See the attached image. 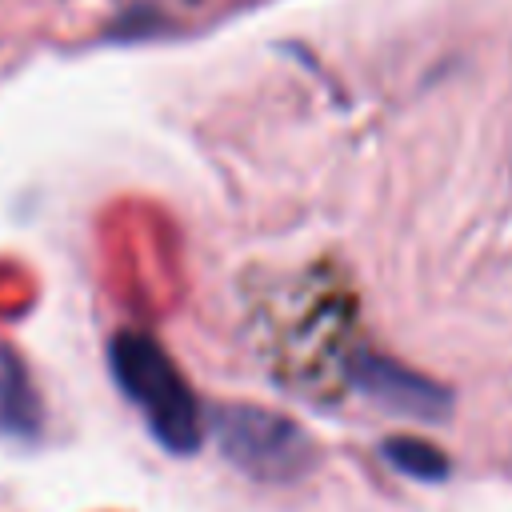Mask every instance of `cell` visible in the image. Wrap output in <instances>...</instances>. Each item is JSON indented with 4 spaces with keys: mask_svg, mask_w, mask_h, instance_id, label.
I'll use <instances>...</instances> for the list:
<instances>
[{
    "mask_svg": "<svg viewBox=\"0 0 512 512\" xmlns=\"http://www.w3.org/2000/svg\"><path fill=\"white\" fill-rule=\"evenodd\" d=\"M108 368L148 432L176 456H192L204 440V416L176 360L144 332H120L108 344Z\"/></svg>",
    "mask_w": 512,
    "mask_h": 512,
    "instance_id": "1",
    "label": "cell"
},
{
    "mask_svg": "<svg viewBox=\"0 0 512 512\" xmlns=\"http://www.w3.org/2000/svg\"><path fill=\"white\" fill-rule=\"evenodd\" d=\"M212 440L244 476L264 484L300 480L316 464L312 436L296 420L256 404H220L212 412Z\"/></svg>",
    "mask_w": 512,
    "mask_h": 512,
    "instance_id": "2",
    "label": "cell"
},
{
    "mask_svg": "<svg viewBox=\"0 0 512 512\" xmlns=\"http://www.w3.org/2000/svg\"><path fill=\"white\" fill-rule=\"evenodd\" d=\"M44 424V408L24 360L0 340V436L24 440L36 436Z\"/></svg>",
    "mask_w": 512,
    "mask_h": 512,
    "instance_id": "4",
    "label": "cell"
},
{
    "mask_svg": "<svg viewBox=\"0 0 512 512\" xmlns=\"http://www.w3.org/2000/svg\"><path fill=\"white\" fill-rule=\"evenodd\" d=\"M384 460L396 468V472H404V476H412V480H444L448 476V456L436 448V444H428V440H416V436H392V440H384Z\"/></svg>",
    "mask_w": 512,
    "mask_h": 512,
    "instance_id": "5",
    "label": "cell"
},
{
    "mask_svg": "<svg viewBox=\"0 0 512 512\" xmlns=\"http://www.w3.org/2000/svg\"><path fill=\"white\" fill-rule=\"evenodd\" d=\"M348 380L368 396L376 400L380 408L396 412V416H408V420H444L452 412V392L388 356H376V352H360L348 360Z\"/></svg>",
    "mask_w": 512,
    "mask_h": 512,
    "instance_id": "3",
    "label": "cell"
}]
</instances>
